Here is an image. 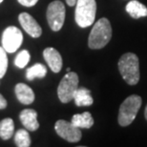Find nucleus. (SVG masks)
<instances>
[{
	"label": "nucleus",
	"mask_w": 147,
	"mask_h": 147,
	"mask_svg": "<svg viewBox=\"0 0 147 147\" xmlns=\"http://www.w3.org/2000/svg\"><path fill=\"white\" fill-rule=\"evenodd\" d=\"M3 2V0H0V3H2Z\"/></svg>",
	"instance_id": "nucleus-25"
},
{
	"label": "nucleus",
	"mask_w": 147,
	"mask_h": 147,
	"mask_svg": "<svg viewBox=\"0 0 147 147\" xmlns=\"http://www.w3.org/2000/svg\"><path fill=\"white\" fill-rule=\"evenodd\" d=\"M19 4L25 7H33L38 2V0H17Z\"/></svg>",
	"instance_id": "nucleus-21"
},
{
	"label": "nucleus",
	"mask_w": 147,
	"mask_h": 147,
	"mask_svg": "<svg viewBox=\"0 0 147 147\" xmlns=\"http://www.w3.org/2000/svg\"><path fill=\"white\" fill-rule=\"evenodd\" d=\"M78 88V76L74 72H68L63 76L57 88V96L62 103H68L74 99V94Z\"/></svg>",
	"instance_id": "nucleus-5"
},
{
	"label": "nucleus",
	"mask_w": 147,
	"mask_h": 147,
	"mask_svg": "<svg viewBox=\"0 0 147 147\" xmlns=\"http://www.w3.org/2000/svg\"><path fill=\"white\" fill-rule=\"evenodd\" d=\"M55 130L58 136L69 142H78L82 137L80 128L64 119H59L55 122Z\"/></svg>",
	"instance_id": "nucleus-8"
},
{
	"label": "nucleus",
	"mask_w": 147,
	"mask_h": 147,
	"mask_svg": "<svg viewBox=\"0 0 147 147\" xmlns=\"http://www.w3.org/2000/svg\"><path fill=\"white\" fill-rule=\"evenodd\" d=\"M144 117H145V119H146V120H147V105H146L145 112H144Z\"/></svg>",
	"instance_id": "nucleus-24"
},
{
	"label": "nucleus",
	"mask_w": 147,
	"mask_h": 147,
	"mask_svg": "<svg viewBox=\"0 0 147 147\" xmlns=\"http://www.w3.org/2000/svg\"><path fill=\"white\" fill-rule=\"evenodd\" d=\"M18 20L21 27L32 37L36 38L41 36L42 29H41L39 24L36 22V20L31 14H29L28 13H21L18 16Z\"/></svg>",
	"instance_id": "nucleus-9"
},
{
	"label": "nucleus",
	"mask_w": 147,
	"mask_h": 147,
	"mask_svg": "<svg viewBox=\"0 0 147 147\" xmlns=\"http://www.w3.org/2000/svg\"><path fill=\"white\" fill-rule=\"evenodd\" d=\"M71 122L78 128L89 129L94 125V119L89 112H84L81 114L74 115Z\"/></svg>",
	"instance_id": "nucleus-15"
},
{
	"label": "nucleus",
	"mask_w": 147,
	"mask_h": 147,
	"mask_svg": "<svg viewBox=\"0 0 147 147\" xmlns=\"http://www.w3.org/2000/svg\"><path fill=\"white\" fill-rule=\"evenodd\" d=\"M7 107V100L5 99V98L0 94V110L5 109Z\"/></svg>",
	"instance_id": "nucleus-22"
},
{
	"label": "nucleus",
	"mask_w": 147,
	"mask_h": 147,
	"mask_svg": "<svg viewBox=\"0 0 147 147\" xmlns=\"http://www.w3.org/2000/svg\"><path fill=\"white\" fill-rule=\"evenodd\" d=\"M47 75V68L41 63H36L30 67L26 72V78L28 80H34V78H43Z\"/></svg>",
	"instance_id": "nucleus-17"
},
{
	"label": "nucleus",
	"mask_w": 147,
	"mask_h": 147,
	"mask_svg": "<svg viewBox=\"0 0 147 147\" xmlns=\"http://www.w3.org/2000/svg\"><path fill=\"white\" fill-rule=\"evenodd\" d=\"M30 58H31V55L27 50H22V51H20L18 54L16 55V59H14V64H16L18 68L22 69L29 63Z\"/></svg>",
	"instance_id": "nucleus-19"
},
{
	"label": "nucleus",
	"mask_w": 147,
	"mask_h": 147,
	"mask_svg": "<svg viewBox=\"0 0 147 147\" xmlns=\"http://www.w3.org/2000/svg\"><path fill=\"white\" fill-rule=\"evenodd\" d=\"M14 142L18 147H29L31 146L32 140L28 131L25 129H19L16 131L14 136Z\"/></svg>",
	"instance_id": "nucleus-18"
},
{
	"label": "nucleus",
	"mask_w": 147,
	"mask_h": 147,
	"mask_svg": "<svg viewBox=\"0 0 147 147\" xmlns=\"http://www.w3.org/2000/svg\"><path fill=\"white\" fill-rule=\"evenodd\" d=\"M74 100L76 106H90L94 103L90 90L87 88H78L74 94Z\"/></svg>",
	"instance_id": "nucleus-13"
},
{
	"label": "nucleus",
	"mask_w": 147,
	"mask_h": 147,
	"mask_svg": "<svg viewBox=\"0 0 147 147\" xmlns=\"http://www.w3.org/2000/svg\"><path fill=\"white\" fill-rule=\"evenodd\" d=\"M126 11L129 16L134 19H139L140 17L147 16V8L146 6L142 4L138 0H131L125 7Z\"/></svg>",
	"instance_id": "nucleus-14"
},
{
	"label": "nucleus",
	"mask_w": 147,
	"mask_h": 147,
	"mask_svg": "<svg viewBox=\"0 0 147 147\" xmlns=\"http://www.w3.org/2000/svg\"><path fill=\"white\" fill-rule=\"evenodd\" d=\"M46 16L50 28L54 32H58L65 21V6L59 0L51 2L47 8Z\"/></svg>",
	"instance_id": "nucleus-6"
},
{
	"label": "nucleus",
	"mask_w": 147,
	"mask_h": 147,
	"mask_svg": "<svg viewBox=\"0 0 147 147\" xmlns=\"http://www.w3.org/2000/svg\"><path fill=\"white\" fill-rule=\"evenodd\" d=\"M17 99L22 104L29 105L34 100V93L31 87L25 83H17L14 88Z\"/></svg>",
	"instance_id": "nucleus-12"
},
{
	"label": "nucleus",
	"mask_w": 147,
	"mask_h": 147,
	"mask_svg": "<svg viewBox=\"0 0 147 147\" xmlns=\"http://www.w3.org/2000/svg\"><path fill=\"white\" fill-rule=\"evenodd\" d=\"M96 13V0H76V22L80 28H87L95 21Z\"/></svg>",
	"instance_id": "nucleus-4"
},
{
	"label": "nucleus",
	"mask_w": 147,
	"mask_h": 147,
	"mask_svg": "<svg viewBox=\"0 0 147 147\" xmlns=\"http://www.w3.org/2000/svg\"><path fill=\"white\" fill-rule=\"evenodd\" d=\"M8 63L9 61L7 57V52L3 47H0V79L5 76L8 68Z\"/></svg>",
	"instance_id": "nucleus-20"
},
{
	"label": "nucleus",
	"mask_w": 147,
	"mask_h": 147,
	"mask_svg": "<svg viewBox=\"0 0 147 147\" xmlns=\"http://www.w3.org/2000/svg\"><path fill=\"white\" fill-rule=\"evenodd\" d=\"M20 121L28 131H36L39 128L37 113L34 109H24L20 112Z\"/></svg>",
	"instance_id": "nucleus-11"
},
{
	"label": "nucleus",
	"mask_w": 147,
	"mask_h": 147,
	"mask_svg": "<svg viewBox=\"0 0 147 147\" xmlns=\"http://www.w3.org/2000/svg\"><path fill=\"white\" fill-rule=\"evenodd\" d=\"M119 70L122 78L129 85H136L140 80V61L134 53H126L119 60Z\"/></svg>",
	"instance_id": "nucleus-1"
},
{
	"label": "nucleus",
	"mask_w": 147,
	"mask_h": 147,
	"mask_svg": "<svg viewBox=\"0 0 147 147\" xmlns=\"http://www.w3.org/2000/svg\"><path fill=\"white\" fill-rule=\"evenodd\" d=\"M14 124L11 117H7L0 121V138L4 140H10L13 136Z\"/></svg>",
	"instance_id": "nucleus-16"
},
{
	"label": "nucleus",
	"mask_w": 147,
	"mask_h": 147,
	"mask_svg": "<svg viewBox=\"0 0 147 147\" xmlns=\"http://www.w3.org/2000/svg\"><path fill=\"white\" fill-rule=\"evenodd\" d=\"M43 57L44 59L46 60L47 64H48V66L50 67V69L54 73L60 72L63 65V61L59 52L57 49L52 48V47L46 48L43 51Z\"/></svg>",
	"instance_id": "nucleus-10"
},
{
	"label": "nucleus",
	"mask_w": 147,
	"mask_h": 147,
	"mask_svg": "<svg viewBox=\"0 0 147 147\" xmlns=\"http://www.w3.org/2000/svg\"><path fill=\"white\" fill-rule=\"evenodd\" d=\"M142 98L137 95H132L126 98L120 105L119 117H117V120L120 126L125 127L134 121L138 112L142 106Z\"/></svg>",
	"instance_id": "nucleus-3"
},
{
	"label": "nucleus",
	"mask_w": 147,
	"mask_h": 147,
	"mask_svg": "<svg viewBox=\"0 0 147 147\" xmlns=\"http://www.w3.org/2000/svg\"><path fill=\"white\" fill-rule=\"evenodd\" d=\"M23 42V34L18 28L10 26L2 34V47L7 53H14Z\"/></svg>",
	"instance_id": "nucleus-7"
},
{
	"label": "nucleus",
	"mask_w": 147,
	"mask_h": 147,
	"mask_svg": "<svg viewBox=\"0 0 147 147\" xmlns=\"http://www.w3.org/2000/svg\"><path fill=\"white\" fill-rule=\"evenodd\" d=\"M112 37V27L107 18H100L95 23L88 38L90 49L98 50L103 48L109 43Z\"/></svg>",
	"instance_id": "nucleus-2"
},
{
	"label": "nucleus",
	"mask_w": 147,
	"mask_h": 147,
	"mask_svg": "<svg viewBox=\"0 0 147 147\" xmlns=\"http://www.w3.org/2000/svg\"><path fill=\"white\" fill-rule=\"evenodd\" d=\"M66 3L70 6V7H73V6H76V0H66Z\"/></svg>",
	"instance_id": "nucleus-23"
}]
</instances>
